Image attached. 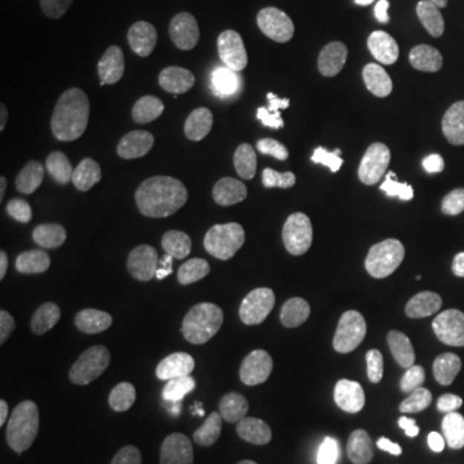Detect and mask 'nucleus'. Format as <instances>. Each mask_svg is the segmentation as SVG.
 I'll list each match as a JSON object with an SVG mask.
<instances>
[{
  "mask_svg": "<svg viewBox=\"0 0 464 464\" xmlns=\"http://www.w3.org/2000/svg\"><path fill=\"white\" fill-rule=\"evenodd\" d=\"M377 384L362 362L338 351L299 353L271 382L274 415L289 433L331 436L372 408Z\"/></svg>",
  "mask_w": 464,
  "mask_h": 464,
  "instance_id": "f257e3e1",
  "label": "nucleus"
},
{
  "mask_svg": "<svg viewBox=\"0 0 464 464\" xmlns=\"http://www.w3.org/2000/svg\"><path fill=\"white\" fill-rule=\"evenodd\" d=\"M179 237V201L158 176L130 181L103 232V264L119 282H150L170 264Z\"/></svg>",
  "mask_w": 464,
  "mask_h": 464,
  "instance_id": "f03ea898",
  "label": "nucleus"
},
{
  "mask_svg": "<svg viewBox=\"0 0 464 464\" xmlns=\"http://www.w3.org/2000/svg\"><path fill=\"white\" fill-rule=\"evenodd\" d=\"M338 70L348 91L362 101H382L390 96L400 75L398 50L392 36L374 24L356 26L341 42Z\"/></svg>",
  "mask_w": 464,
  "mask_h": 464,
  "instance_id": "7ed1b4c3",
  "label": "nucleus"
},
{
  "mask_svg": "<svg viewBox=\"0 0 464 464\" xmlns=\"http://www.w3.org/2000/svg\"><path fill=\"white\" fill-rule=\"evenodd\" d=\"M256 85L271 109L282 114L299 111L315 85V65L310 52L292 42L266 47L256 63Z\"/></svg>",
  "mask_w": 464,
  "mask_h": 464,
  "instance_id": "20e7f679",
  "label": "nucleus"
},
{
  "mask_svg": "<svg viewBox=\"0 0 464 464\" xmlns=\"http://www.w3.org/2000/svg\"><path fill=\"white\" fill-rule=\"evenodd\" d=\"M307 292V271L292 261L253 266L235 289V307L246 317H274L297 307Z\"/></svg>",
  "mask_w": 464,
  "mask_h": 464,
  "instance_id": "39448f33",
  "label": "nucleus"
},
{
  "mask_svg": "<svg viewBox=\"0 0 464 464\" xmlns=\"http://www.w3.org/2000/svg\"><path fill=\"white\" fill-rule=\"evenodd\" d=\"M250 140L248 106L232 91L217 93L197 124V150L207 168L235 166Z\"/></svg>",
  "mask_w": 464,
  "mask_h": 464,
  "instance_id": "423d86ee",
  "label": "nucleus"
},
{
  "mask_svg": "<svg viewBox=\"0 0 464 464\" xmlns=\"http://www.w3.org/2000/svg\"><path fill=\"white\" fill-rule=\"evenodd\" d=\"M317 168L328 181L353 191L380 181L390 168V152L366 134L341 132L320 145Z\"/></svg>",
  "mask_w": 464,
  "mask_h": 464,
  "instance_id": "0eeeda50",
  "label": "nucleus"
},
{
  "mask_svg": "<svg viewBox=\"0 0 464 464\" xmlns=\"http://www.w3.org/2000/svg\"><path fill=\"white\" fill-rule=\"evenodd\" d=\"M426 253V227L413 215H398L382 225L369 246V268L380 282H402Z\"/></svg>",
  "mask_w": 464,
  "mask_h": 464,
  "instance_id": "6e6552de",
  "label": "nucleus"
},
{
  "mask_svg": "<svg viewBox=\"0 0 464 464\" xmlns=\"http://www.w3.org/2000/svg\"><path fill=\"white\" fill-rule=\"evenodd\" d=\"M201 333L186 317L173 315L160 323L145 348V366L158 382H179L201 362Z\"/></svg>",
  "mask_w": 464,
  "mask_h": 464,
  "instance_id": "1a4fd4ad",
  "label": "nucleus"
},
{
  "mask_svg": "<svg viewBox=\"0 0 464 464\" xmlns=\"http://www.w3.org/2000/svg\"><path fill=\"white\" fill-rule=\"evenodd\" d=\"M85 359H88V333L81 325L63 320L34 351L29 366H32V377L39 384L63 390L81 374Z\"/></svg>",
  "mask_w": 464,
  "mask_h": 464,
  "instance_id": "9d476101",
  "label": "nucleus"
},
{
  "mask_svg": "<svg viewBox=\"0 0 464 464\" xmlns=\"http://www.w3.org/2000/svg\"><path fill=\"white\" fill-rule=\"evenodd\" d=\"M328 222V207L307 191H286L268 207L266 240L276 248H295L315 237Z\"/></svg>",
  "mask_w": 464,
  "mask_h": 464,
  "instance_id": "9b49d317",
  "label": "nucleus"
},
{
  "mask_svg": "<svg viewBox=\"0 0 464 464\" xmlns=\"http://www.w3.org/2000/svg\"><path fill=\"white\" fill-rule=\"evenodd\" d=\"M93 341L103 351V356L111 364L121 369H132L140 362H145V348L148 338L140 325V320L127 304L109 302L93 315Z\"/></svg>",
  "mask_w": 464,
  "mask_h": 464,
  "instance_id": "f8f14e48",
  "label": "nucleus"
},
{
  "mask_svg": "<svg viewBox=\"0 0 464 464\" xmlns=\"http://www.w3.org/2000/svg\"><path fill=\"white\" fill-rule=\"evenodd\" d=\"M423 176L441 194L464 191V140L454 132H439L423 145Z\"/></svg>",
  "mask_w": 464,
  "mask_h": 464,
  "instance_id": "ddd939ff",
  "label": "nucleus"
},
{
  "mask_svg": "<svg viewBox=\"0 0 464 464\" xmlns=\"http://www.w3.org/2000/svg\"><path fill=\"white\" fill-rule=\"evenodd\" d=\"M14 426L42 447H57L65 436V423L57 405L44 398H24L14 408Z\"/></svg>",
  "mask_w": 464,
  "mask_h": 464,
  "instance_id": "4468645a",
  "label": "nucleus"
},
{
  "mask_svg": "<svg viewBox=\"0 0 464 464\" xmlns=\"http://www.w3.org/2000/svg\"><path fill=\"white\" fill-rule=\"evenodd\" d=\"M426 398L441 413L464 411V356L447 353L429 369Z\"/></svg>",
  "mask_w": 464,
  "mask_h": 464,
  "instance_id": "2eb2a0df",
  "label": "nucleus"
},
{
  "mask_svg": "<svg viewBox=\"0 0 464 464\" xmlns=\"http://www.w3.org/2000/svg\"><path fill=\"white\" fill-rule=\"evenodd\" d=\"M148 0H81L85 26L99 36L116 39L132 26Z\"/></svg>",
  "mask_w": 464,
  "mask_h": 464,
  "instance_id": "dca6fc26",
  "label": "nucleus"
},
{
  "mask_svg": "<svg viewBox=\"0 0 464 464\" xmlns=\"http://www.w3.org/2000/svg\"><path fill=\"white\" fill-rule=\"evenodd\" d=\"M436 109L449 132L464 140V60H451L436 72Z\"/></svg>",
  "mask_w": 464,
  "mask_h": 464,
  "instance_id": "f3484780",
  "label": "nucleus"
},
{
  "mask_svg": "<svg viewBox=\"0 0 464 464\" xmlns=\"http://www.w3.org/2000/svg\"><path fill=\"white\" fill-rule=\"evenodd\" d=\"M67 464H132L130 454L116 447H96L78 449L70 454Z\"/></svg>",
  "mask_w": 464,
  "mask_h": 464,
  "instance_id": "a211bd4d",
  "label": "nucleus"
},
{
  "mask_svg": "<svg viewBox=\"0 0 464 464\" xmlns=\"http://www.w3.org/2000/svg\"><path fill=\"white\" fill-rule=\"evenodd\" d=\"M415 464H464V444L462 447L431 449L423 457H418Z\"/></svg>",
  "mask_w": 464,
  "mask_h": 464,
  "instance_id": "6ab92c4d",
  "label": "nucleus"
},
{
  "mask_svg": "<svg viewBox=\"0 0 464 464\" xmlns=\"http://www.w3.org/2000/svg\"><path fill=\"white\" fill-rule=\"evenodd\" d=\"M14 240H16V222H14V215L3 207L0 209V261H8Z\"/></svg>",
  "mask_w": 464,
  "mask_h": 464,
  "instance_id": "aec40b11",
  "label": "nucleus"
},
{
  "mask_svg": "<svg viewBox=\"0 0 464 464\" xmlns=\"http://www.w3.org/2000/svg\"><path fill=\"white\" fill-rule=\"evenodd\" d=\"M11 377H14V359L8 353H0V400H5L8 395Z\"/></svg>",
  "mask_w": 464,
  "mask_h": 464,
  "instance_id": "412c9836",
  "label": "nucleus"
},
{
  "mask_svg": "<svg viewBox=\"0 0 464 464\" xmlns=\"http://www.w3.org/2000/svg\"><path fill=\"white\" fill-rule=\"evenodd\" d=\"M335 464H364V462H353V459H343V462H335Z\"/></svg>",
  "mask_w": 464,
  "mask_h": 464,
  "instance_id": "4be33fe9",
  "label": "nucleus"
}]
</instances>
